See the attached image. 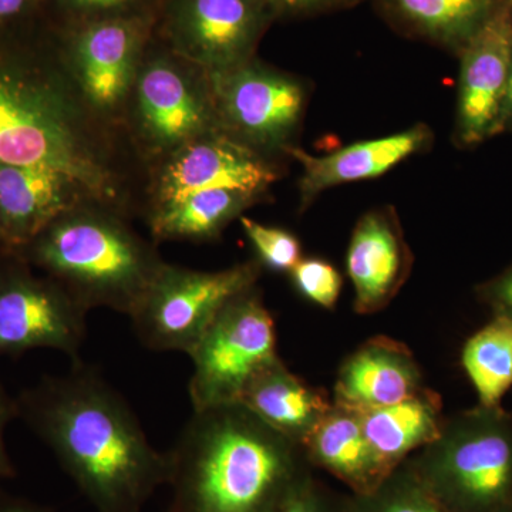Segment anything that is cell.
<instances>
[{
	"mask_svg": "<svg viewBox=\"0 0 512 512\" xmlns=\"http://www.w3.org/2000/svg\"><path fill=\"white\" fill-rule=\"evenodd\" d=\"M15 400L18 417L96 512H141L167 484V454L150 443L127 400L82 360L66 375L43 377Z\"/></svg>",
	"mask_w": 512,
	"mask_h": 512,
	"instance_id": "obj_1",
	"label": "cell"
},
{
	"mask_svg": "<svg viewBox=\"0 0 512 512\" xmlns=\"http://www.w3.org/2000/svg\"><path fill=\"white\" fill-rule=\"evenodd\" d=\"M167 456L171 512H274L315 470L241 403L192 410Z\"/></svg>",
	"mask_w": 512,
	"mask_h": 512,
	"instance_id": "obj_2",
	"label": "cell"
},
{
	"mask_svg": "<svg viewBox=\"0 0 512 512\" xmlns=\"http://www.w3.org/2000/svg\"><path fill=\"white\" fill-rule=\"evenodd\" d=\"M13 252L59 282L87 312L130 315L164 265L119 221L73 210Z\"/></svg>",
	"mask_w": 512,
	"mask_h": 512,
	"instance_id": "obj_3",
	"label": "cell"
},
{
	"mask_svg": "<svg viewBox=\"0 0 512 512\" xmlns=\"http://www.w3.org/2000/svg\"><path fill=\"white\" fill-rule=\"evenodd\" d=\"M406 461L447 512H503L512 503V413L477 404L447 417L439 439Z\"/></svg>",
	"mask_w": 512,
	"mask_h": 512,
	"instance_id": "obj_4",
	"label": "cell"
},
{
	"mask_svg": "<svg viewBox=\"0 0 512 512\" xmlns=\"http://www.w3.org/2000/svg\"><path fill=\"white\" fill-rule=\"evenodd\" d=\"M0 164L43 165L92 190L104 185L55 77L0 56Z\"/></svg>",
	"mask_w": 512,
	"mask_h": 512,
	"instance_id": "obj_5",
	"label": "cell"
},
{
	"mask_svg": "<svg viewBox=\"0 0 512 512\" xmlns=\"http://www.w3.org/2000/svg\"><path fill=\"white\" fill-rule=\"evenodd\" d=\"M188 356L192 410L238 403L247 384L279 359L275 320L255 286L218 312Z\"/></svg>",
	"mask_w": 512,
	"mask_h": 512,
	"instance_id": "obj_6",
	"label": "cell"
},
{
	"mask_svg": "<svg viewBox=\"0 0 512 512\" xmlns=\"http://www.w3.org/2000/svg\"><path fill=\"white\" fill-rule=\"evenodd\" d=\"M261 265L245 262L217 272L161 266L128 315L137 338L156 352L188 355L218 312L254 288Z\"/></svg>",
	"mask_w": 512,
	"mask_h": 512,
	"instance_id": "obj_7",
	"label": "cell"
},
{
	"mask_svg": "<svg viewBox=\"0 0 512 512\" xmlns=\"http://www.w3.org/2000/svg\"><path fill=\"white\" fill-rule=\"evenodd\" d=\"M87 311L50 276L22 256L0 249V357L52 349L80 360Z\"/></svg>",
	"mask_w": 512,
	"mask_h": 512,
	"instance_id": "obj_8",
	"label": "cell"
},
{
	"mask_svg": "<svg viewBox=\"0 0 512 512\" xmlns=\"http://www.w3.org/2000/svg\"><path fill=\"white\" fill-rule=\"evenodd\" d=\"M225 123L241 143L288 151L302 123L305 86L295 77L251 62L214 73Z\"/></svg>",
	"mask_w": 512,
	"mask_h": 512,
	"instance_id": "obj_9",
	"label": "cell"
},
{
	"mask_svg": "<svg viewBox=\"0 0 512 512\" xmlns=\"http://www.w3.org/2000/svg\"><path fill=\"white\" fill-rule=\"evenodd\" d=\"M460 80L454 140L476 147L498 136L512 60V9L501 3L458 53Z\"/></svg>",
	"mask_w": 512,
	"mask_h": 512,
	"instance_id": "obj_10",
	"label": "cell"
},
{
	"mask_svg": "<svg viewBox=\"0 0 512 512\" xmlns=\"http://www.w3.org/2000/svg\"><path fill=\"white\" fill-rule=\"evenodd\" d=\"M413 254L393 207L373 208L356 222L346 254L359 315L382 312L412 274Z\"/></svg>",
	"mask_w": 512,
	"mask_h": 512,
	"instance_id": "obj_11",
	"label": "cell"
},
{
	"mask_svg": "<svg viewBox=\"0 0 512 512\" xmlns=\"http://www.w3.org/2000/svg\"><path fill=\"white\" fill-rule=\"evenodd\" d=\"M278 178L275 168L255 148L237 138L215 137L185 148L168 165L161 183V205L198 191L228 190L256 195Z\"/></svg>",
	"mask_w": 512,
	"mask_h": 512,
	"instance_id": "obj_12",
	"label": "cell"
},
{
	"mask_svg": "<svg viewBox=\"0 0 512 512\" xmlns=\"http://www.w3.org/2000/svg\"><path fill=\"white\" fill-rule=\"evenodd\" d=\"M271 16L268 0H187L181 43L197 62L225 72L249 62Z\"/></svg>",
	"mask_w": 512,
	"mask_h": 512,
	"instance_id": "obj_13",
	"label": "cell"
},
{
	"mask_svg": "<svg viewBox=\"0 0 512 512\" xmlns=\"http://www.w3.org/2000/svg\"><path fill=\"white\" fill-rule=\"evenodd\" d=\"M433 143V131L426 124L373 140L359 141L333 151L328 156H312L302 148L286 153L302 167L299 180V205L308 210L320 194L338 185L373 180L397 164L423 153Z\"/></svg>",
	"mask_w": 512,
	"mask_h": 512,
	"instance_id": "obj_14",
	"label": "cell"
},
{
	"mask_svg": "<svg viewBox=\"0 0 512 512\" xmlns=\"http://www.w3.org/2000/svg\"><path fill=\"white\" fill-rule=\"evenodd\" d=\"M426 387L412 350L389 336H375L340 366L333 403L363 412L404 402Z\"/></svg>",
	"mask_w": 512,
	"mask_h": 512,
	"instance_id": "obj_15",
	"label": "cell"
},
{
	"mask_svg": "<svg viewBox=\"0 0 512 512\" xmlns=\"http://www.w3.org/2000/svg\"><path fill=\"white\" fill-rule=\"evenodd\" d=\"M76 180L43 165L0 164V249L16 251L72 211Z\"/></svg>",
	"mask_w": 512,
	"mask_h": 512,
	"instance_id": "obj_16",
	"label": "cell"
},
{
	"mask_svg": "<svg viewBox=\"0 0 512 512\" xmlns=\"http://www.w3.org/2000/svg\"><path fill=\"white\" fill-rule=\"evenodd\" d=\"M302 447L313 468L332 474L352 494L372 493L392 474L370 446L359 414L340 404L333 403Z\"/></svg>",
	"mask_w": 512,
	"mask_h": 512,
	"instance_id": "obj_17",
	"label": "cell"
},
{
	"mask_svg": "<svg viewBox=\"0 0 512 512\" xmlns=\"http://www.w3.org/2000/svg\"><path fill=\"white\" fill-rule=\"evenodd\" d=\"M238 403L302 446L332 409L333 399L292 373L279 357L247 384Z\"/></svg>",
	"mask_w": 512,
	"mask_h": 512,
	"instance_id": "obj_18",
	"label": "cell"
},
{
	"mask_svg": "<svg viewBox=\"0 0 512 512\" xmlns=\"http://www.w3.org/2000/svg\"><path fill=\"white\" fill-rule=\"evenodd\" d=\"M357 414L370 446L390 473L439 439L447 419L440 394L430 387L404 402Z\"/></svg>",
	"mask_w": 512,
	"mask_h": 512,
	"instance_id": "obj_19",
	"label": "cell"
},
{
	"mask_svg": "<svg viewBox=\"0 0 512 512\" xmlns=\"http://www.w3.org/2000/svg\"><path fill=\"white\" fill-rule=\"evenodd\" d=\"M384 19L414 39L461 52L503 0H375Z\"/></svg>",
	"mask_w": 512,
	"mask_h": 512,
	"instance_id": "obj_20",
	"label": "cell"
},
{
	"mask_svg": "<svg viewBox=\"0 0 512 512\" xmlns=\"http://www.w3.org/2000/svg\"><path fill=\"white\" fill-rule=\"evenodd\" d=\"M138 96L144 124L161 143H181L205 126V107L191 93L183 76L171 67L154 64L146 70Z\"/></svg>",
	"mask_w": 512,
	"mask_h": 512,
	"instance_id": "obj_21",
	"label": "cell"
},
{
	"mask_svg": "<svg viewBox=\"0 0 512 512\" xmlns=\"http://www.w3.org/2000/svg\"><path fill=\"white\" fill-rule=\"evenodd\" d=\"M133 46L130 29L121 23H103L84 33L79 43L80 79L94 103L113 106L126 93Z\"/></svg>",
	"mask_w": 512,
	"mask_h": 512,
	"instance_id": "obj_22",
	"label": "cell"
},
{
	"mask_svg": "<svg viewBox=\"0 0 512 512\" xmlns=\"http://www.w3.org/2000/svg\"><path fill=\"white\" fill-rule=\"evenodd\" d=\"M252 201L254 197L237 191H198L183 200L160 205L151 225L160 238H214Z\"/></svg>",
	"mask_w": 512,
	"mask_h": 512,
	"instance_id": "obj_23",
	"label": "cell"
},
{
	"mask_svg": "<svg viewBox=\"0 0 512 512\" xmlns=\"http://www.w3.org/2000/svg\"><path fill=\"white\" fill-rule=\"evenodd\" d=\"M461 365L483 407H501L512 387V320L493 316L461 352Z\"/></svg>",
	"mask_w": 512,
	"mask_h": 512,
	"instance_id": "obj_24",
	"label": "cell"
},
{
	"mask_svg": "<svg viewBox=\"0 0 512 512\" xmlns=\"http://www.w3.org/2000/svg\"><path fill=\"white\" fill-rule=\"evenodd\" d=\"M346 512H447L427 491L407 461L372 493L348 495Z\"/></svg>",
	"mask_w": 512,
	"mask_h": 512,
	"instance_id": "obj_25",
	"label": "cell"
},
{
	"mask_svg": "<svg viewBox=\"0 0 512 512\" xmlns=\"http://www.w3.org/2000/svg\"><path fill=\"white\" fill-rule=\"evenodd\" d=\"M241 225L258 252L262 265L275 272L291 274L302 259V245L298 237L286 229L269 227L247 217L241 218Z\"/></svg>",
	"mask_w": 512,
	"mask_h": 512,
	"instance_id": "obj_26",
	"label": "cell"
},
{
	"mask_svg": "<svg viewBox=\"0 0 512 512\" xmlns=\"http://www.w3.org/2000/svg\"><path fill=\"white\" fill-rule=\"evenodd\" d=\"M293 285L303 298L332 311L343 288L342 275L330 262L320 258H302L291 272Z\"/></svg>",
	"mask_w": 512,
	"mask_h": 512,
	"instance_id": "obj_27",
	"label": "cell"
},
{
	"mask_svg": "<svg viewBox=\"0 0 512 512\" xmlns=\"http://www.w3.org/2000/svg\"><path fill=\"white\" fill-rule=\"evenodd\" d=\"M346 505L348 495L336 493L313 474L274 512H346Z\"/></svg>",
	"mask_w": 512,
	"mask_h": 512,
	"instance_id": "obj_28",
	"label": "cell"
},
{
	"mask_svg": "<svg viewBox=\"0 0 512 512\" xmlns=\"http://www.w3.org/2000/svg\"><path fill=\"white\" fill-rule=\"evenodd\" d=\"M477 298L493 316L512 320V265L494 278L477 286Z\"/></svg>",
	"mask_w": 512,
	"mask_h": 512,
	"instance_id": "obj_29",
	"label": "cell"
},
{
	"mask_svg": "<svg viewBox=\"0 0 512 512\" xmlns=\"http://www.w3.org/2000/svg\"><path fill=\"white\" fill-rule=\"evenodd\" d=\"M363 0H268L274 15L315 16L353 8Z\"/></svg>",
	"mask_w": 512,
	"mask_h": 512,
	"instance_id": "obj_30",
	"label": "cell"
},
{
	"mask_svg": "<svg viewBox=\"0 0 512 512\" xmlns=\"http://www.w3.org/2000/svg\"><path fill=\"white\" fill-rule=\"evenodd\" d=\"M15 417H18L16 400L10 399L5 387L0 383V478L15 476V467H13L12 460H10L5 443L6 427Z\"/></svg>",
	"mask_w": 512,
	"mask_h": 512,
	"instance_id": "obj_31",
	"label": "cell"
},
{
	"mask_svg": "<svg viewBox=\"0 0 512 512\" xmlns=\"http://www.w3.org/2000/svg\"><path fill=\"white\" fill-rule=\"evenodd\" d=\"M507 131H512V60L503 107H501L500 121H498V134L507 133Z\"/></svg>",
	"mask_w": 512,
	"mask_h": 512,
	"instance_id": "obj_32",
	"label": "cell"
},
{
	"mask_svg": "<svg viewBox=\"0 0 512 512\" xmlns=\"http://www.w3.org/2000/svg\"><path fill=\"white\" fill-rule=\"evenodd\" d=\"M0 512H50L42 505L20 500V498L5 497L0 495Z\"/></svg>",
	"mask_w": 512,
	"mask_h": 512,
	"instance_id": "obj_33",
	"label": "cell"
},
{
	"mask_svg": "<svg viewBox=\"0 0 512 512\" xmlns=\"http://www.w3.org/2000/svg\"><path fill=\"white\" fill-rule=\"evenodd\" d=\"M32 0H0V20L19 15Z\"/></svg>",
	"mask_w": 512,
	"mask_h": 512,
	"instance_id": "obj_34",
	"label": "cell"
},
{
	"mask_svg": "<svg viewBox=\"0 0 512 512\" xmlns=\"http://www.w3.org/2000/svg\"><path fill=\"white\" fill-rule=\"evenodd\" d=\"M72 2L86 8H111V6L121 5L126 0H72Z\"/></svg>",
	"mask_w": 512,
	"mask_h": 512,
	"instance_id": "obj_35",
	"label": "cell"
},
{
	"mask_svg": "<svg viewBox=\"0 0 512 512\" xmlns=\"http://www.w3.org/2000/svg\"><path fill=\"white\" fill-rule=\"evenodd\" d=\"M503 2L505 3V5L510 6V8L512 9V0H503Z\"/></svg>",
	"mask_w": 512,
	"mask_h": 512,
	"instance_id": "obj_36",
	"label": "cell"
},
{
	"mask_svg": "<svg viewBox=\"0 0 512 512\" xmlns=\"http://www.w3.org/2000/svg\"><path fill=\"white\" fill-rule=\"evenodd\" d=\"M503 512H512V503Z\"/></svg>",
	"mask_w": 512,
	"mask_h": 512,
	"instance_id": "obj_37",
	"label": "cell"
}]
</instances>
